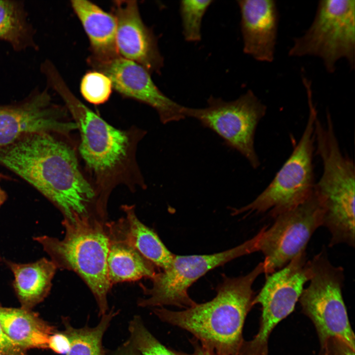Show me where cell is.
I'll use <instances>...</instances> for the list:
<instances>
[{
    "mask_svg": "<svg viewBox=\"0 0 355 355\" xmlns=\"http://www.w3.org/2000/svg\"><path fill=\"white\" fill-rule=\"evenodd\" d=\"M71 3L90 41L92 54L88 63L106 62L119 56L116 41L117 22L113 14L89 1L73 0Z\"/></svg>",
    "mask_w": 355,
    "mask_h": 355,
    "instance_id": "17",
    "label": "cell"
},
{
    "mask_svg": "<svg viewBox=\"0 0 355 355\" xmlns=\"http://www.w3.org/2000/svg\"><path fill=\"white\" fill-rule=\"evenodd\" d=\"M4 261L13 275L12 286L21 308L32 310L48 296L57 270L52 261L42 257L27 263Z\"/></svg>",
    "mask_w": 355,
    "mask_h": 355,
    "instance_id": "19",
    "label": "cell"
},
{
    "mask_svg": "<svg viewBox=\"0 0 355 355\" xmlns=\"http://www.w3.org/2000/svg\"><path fill=\"white\" fill-rule=\"evenodd\" d=\"M320 355H355V349L341 338L333 337L320 348Z\"/></svg>",
    "mask_w": 355,
    "mask_h": 355,
    "instance_id": "27",
    "label": "cell"
},
{
    "mask_svg": "<svg viewBox=\"0 0 355 355\" xmlns=\"http://www.w3.org/2000/svg\"><path fill=\"white\" fill-rule=\"evenodd\" d=\"M71 133L24 135L0 148V164L27 181L61 212L65 220L107 221V202L85 172Z\"/></svg>",
    "mask_w": 355,
    "mask_h": 355,
    "instance_id": "1",
    "label": "cell"
},
{
    "mask_svg": "<svg viewBox=\"0 0 355 355\" xmlns=\"http://www.w3.org/2000/svg\"><path fill=\"white\" fill-rule=\"evenodd\" d=\"M307 99L308 120L290 155L267 187L248 204L232 209L233 215L267 213L275 218L303 203L313 193L315 184L313 164L314 128L318 114L312 96H308Z\"/></svg>",
    "mask_w": 355,
    "mask_h": 355,
    "instance_id": "6",
    "label": "cell"
},
{
    "mask_svg": "<svg viewBox=\"0 0 355 355\" xmlns=\"http://www.w3.org/2000/svg\"><path fill=\"white\" fill-rule=\"evenodd\" d=\"M312 274L305 251L283 268L266 276L264 284L254 296L252 305L259 304L261 315L257 333L244 341L239 355L268 354V341L274 328L294 310Z\"/></svg>",
    "mask_w": 355,
    "mask_h": 355,
    "instance_id": "11",
    "label": "cell"
},
{
    "mask_svg": "<svg viewBox=\"0 0 355 355\" xmlns=\"http://www.w3.org/2000/svg\"><path fill=\"white\" fill-rule=\"evenodd\" d=\"M129 331V341L142 355H176L148 330L139 316L130 321Z\"/></svg>",
    "mask_w": 355,
    "mask_h": 355,
    "instance_id": "25",
    "label": "cell"
},
{
    "mask_svg": "<svg viewBox=\"0 0 355 355\" xmlns=\"http://www.w3.org/2000/svg\"><path fill=\"white\" fill-rule=\"evenodd\" d=\"M113 89L110 79L106 74L94 70L86 72L80 83L83 98L88 103L99 105L109 99Z\"/></svg>",
    "mask_w": 355,
    "mask_h": 355,
    "instance_id": "26",
    "label": "cell"
},
{
    "mask_svg": "<svg viewBox=\"0 0 355 355\" xmlns=\"http://www.w3.org/2000/svg\"><path fill=\"white\" fill-rule=\"evenodd\" d=\"M288 55L318 57L329 73L335 71L337 62L342 59L354 69L355 0H320L310 26L294 39Z\"/></svg>",
    "mask_w": 355,
    "mask_h": 355,
    "instance_id": "7",
    "label": "cell"
},
{
    "mask_svg": "<svg viewBox=\"0 0 355 355\" xmlns=\"http://www.w3.org/2000/svg\"><path fill=\"white\" fill-rule=\"evenodd\" d=\"M309 262L310 284L298 301L315 326L320 348L329 339L338 337L355 349V334L342 294L343 268L330 263L324 249Z\"/></svg>",
    "mask_w": 355,
    "mask_h": 355,
    "instance_id": "8",
    "label": "cell"
},
{
    "mask_svg": "<svg viewBox=\"0 0 355 355\" xmlns=\"http://www.w3.org/2000/svg\"><path fill=\"white\" fill-rule=\"evenodd\" d=\"M113 355H142L134 347L129 340L120 347Z\"/></svg>",
    "mask_w": 355,
    "mask_h": 355,
    "instance_id": "31",
    "label": "cell"
},
{
    "mask_svg": "<svg viewBox=\"0 0 355 355\" xmlns=\"http://www.w3.org/2000/svg\"><path fill=\"white\" fill-rule=\"evenodd\" d=\"M0 354L3 355H27L22 349L4 333L0 324Z\"/></svg>",
    "mask_w": 355,
    "mask_h": 355,
    "instance_id": "29",
    "label": "cell"
},
{
    "mask_svg": "<svg viewBox=\"0 0 355 355\" xmlns=\"http://www.w3.org/2000/svg\"><path fill=\"white\" fill-rule=\"evenodd\" d=\"M121 209L124 216L115 221H107V231L130 244L156 267L163 271L167 269L175 254L152 229L139 220L134 205H122Z\"/></svg>",
    "mask_w": 355,
    "mask_h": 355,
    "instance_id": "18",
    "label": "cell"
},
{
    "mask_svg": "<svg viewBox=\"0 0 355 355\" xmlns=\"http://www.w3.org/2000/svg\"><path fill=\"white\" fill-rule=\"evenodd\" d=\"M0 177H4V178H6V177H5L4 175H2V174H0Z\"/></svg>",
    "mask_w": 355,
    "mask_h": 355,
    "instance_id": "33",
    "label": "cell"
},
{
    "mask_svg": "<svg viewBox=\"0 0 355 355\" xmlns=\"http://www.w3.org/2000/svg\"><path fill=\"white\" fill-rule=\"evenodd\" d=\"M189 341L193 348V352L192 353L188 354L172 350L175 354L176 355H215L204 348L195 338L193 337Z\"/></svg>",
    "mask_w": 355,
    "mask_h": 355,
    "instance_id": "30",
    "label": "cell"
},
{
    "mask_svg": "<svg viewBox=\"0 0 355 355\" xmlns=\"http://www.w3.org/2000/svg\"><path fill=\"white\" fill-rule=\"evenodd\" d=\"M106 222L63 220L62 239L46 235L34 238L57 269L73 271L82 279L93 293L101 316L107 311V295L112 287L107 276L109 240Z\"/></svg>",
    "mask_w": 355,
    "mask_h": 355,
    "instance_id": "4",
    "label": "cell"
},
{
    "mask_svg": "<svg viewBox=\"0 0 355 355\" xmlns=\"http://www.w3.org/2000/svg\"><path fill=\"white\" fill-rule=\"evenodd\" d=\"M28 17L23 1L0 0V40L15 51L38 49L36 30Z\"/></svg>",
    "mask_w": 355,
    "mask_h": 355,
    "instance_id": "22",
    "label": "cell"
},
{
    "mask_svg": "<svg viewBox=\"0 0 355 355\" xmlns=\"http://www.w3.org/2000/svg\"><path fill=\"white\" fill-rule=\"evenodd\" d=\"M117 22L116 45L119 55L134 61L149 72L159 73L164 59L152 31L143 23L136 0H114Z\"/></svg>",
    "mask_w": 355,
    "mask_h": 355,
    "instance_id": "15",
    "label": "cell"
},
{
    "mask_svg": "<svg viewBox=\"0 0 355 355\" xmlns=\"http://www.w3.org/2000/svg\"><path fill=\"white\" fill-rule=\"evenodd\" d=\"M69 114L52 102L47 87L35 88L18 102L0 105V148L30 133H72L76 127Z\"/></svg>",
    "mask_w": 355,
    "mask_h": 355,
    "instance_id": "13",
    "label": "cell"
},
{
    "mask_svg": "<svg viewBox=\"0 0 355 355\" xmlns=\"http://www.w3.org/2000/svg\"><path fill=\"white\" fill-rule=\"evenodd\" d=\"M5 178L4 177H0V180L1 178ZM7 194L3 190L0 185V208L4 204L5 201L7 199Z\"/></svg>",
    "mask_w": 355,
    "mask_h": 355,
    "instance_id": "32",
    "label": "cell"
},
{
    "mask_svg": "<svg viewBox=\"0 0 355 355\" xmlns=\"http://www.w3.org/2000/svg\"><path fill=\"white\" fill-rule=\"evenodd\" d=\"M264 273L260 262L251 272L235 278L225 277L211 300L180 311L162 307L154 313L162 321L191 333L201 345L215 355H239L245 341L243 329L253 306L252 285Z\"/></svg>",
    "mask_w": 355,
    "mask_h": 355,
    "instance_id": "3",
    "label": "cell"
},
{
    "mask_svg": "<svg viewBox=\"0 0 355 355\" xmlns=\"http://www.w3.org/2000/svg\"><path fill=\"white\" fill-rule=\"evenodd\" d=\"M107 233L109 245L107 270L111 286L119 283L136 281L142 278L151 279L156 275V266L134 247L108 231Z\"/></svg>",
    "mask_w": 355,
    "mask_h": 355,
    "instance_id": "21",
    "label": "cell"
},
{
    "mask_svg": "<svg viewBox=\"0 0 355 355\" xmlns=\"http://www.w3.org/2000/svg\"><path fill=\"white\" fill-rule=\"evenodd\" d=\"M47 84L63 100L76 125L80 161L102 197L108 202L119 185L132 191L145 189L137 151L146 131L136 126L120 129L109 124L72 93L59 72L51 73Z\"/></svg>",
    "mask_w": 355,
    "mask_h": 355,
    "instance_id": "2",
    "label": "cell"
},
{
    "mask_svg": "<svg viewBox=\"0 0 355 355\" xmlns=\"http://www.w3.org/2000/svg\"><path fill=\"white\" fill-rule=\"evenodd\" d=\"M266 111V106L249 90L233 101L211 96L205 107L183 106L182 109L185 118H194L215 132L226 146L239 152L254 169L260 165L254 148L255 133Z\"/></svg>",
    "mask_w": 355,
    "mask_h": 355,
    "instance_id": "9",
    "label": "cell"
},
{
    "mask_svg": "<svg viewBox=\"0 0 355 355\" xmlns=\"http://www.w3.org/2000/svg\"><path fill=\"white\" fill-rule=\"evenodd\" d=\"M110 79L113 88L125 97L154 109L164 124L185 118L183 106L163 94L153 81L150 72L141 65L120 56L106 62L90 65Z\"/></svg>",
    "mask_w": 355,
    "mask_h": 355,
    "instance_id": "14",
    "label": "cell"
},
{
    "mask_svg": "<svg viewBox=\"0 0 355 355\" xmlns=\"http://www.w3.org/2000/svg\"><path fill=\"white\" fill-rule=\"evenodd\" d=\"M259 233L232 248L211 254L177 255L170 267L151 279L150 288L142 286L145 298L138 300L142 307L173 305L188 308L196 303L188 294L190 286L209 271L237 257L258 251Z\"/></svg>",
    "mask_w": 355,
    "mask_h": 355,
    "instance_id": "10",
    "label": "cell"
},
{
    "mask_svg": "<svg viewBox=\"0 0 355 355\" xmlns=\"http://www.w3.org/2000/svg\"><path fill=\"white\" fill-rule=\"evenodd\" d=\"M268 355V354H266V355Z\"/></svg>",
    "mask_w": 355,
    "mask_h": 355,
    "instance_id": "35",
    "label": "cell"
},
{
    "mask_svg": "<svg viewBox=\"0 0 355 355\" xmlns=\"http://www.w3.org/2000/svg\"><path fill=\"white\" fill-rule=\"evenodd\" d=\"M323 215L321 202L313 190L303 203L278 215L271 226L261 229L258 251L264 256L265 276L283 268L305 251L312 235L322 226Z\"/></svg>",
    "mask_w": 355,
    "mask_h": 355,
    "instance_id": "12",
    "label": "cell"
},
{
    "mask_svg": "<svg viewBox=\"0 0 355 355\" xmlns=\"http://www.w3.org/2000/svg\"><path fill=\"white\" fill-rule=\"evenodd\" d=\"M0 324L6 335L26 351L48 348L49 339L56 332L54 326L32 310L0 305Z\"/></svg>",
    "mask_w": 355,
    "mask_h": 355,
    "instance_id": "20",
    "label": "cell"
},
{
    "mask_svg": "<svg viewBox=\"0 0 355 355\" xmlns=\"http://www.w3.org/2000/svg\"><path fill=\"white\" fill-rule=\"evenodd\" d=\"M241 13L243 51L256 61L275 58L279 20L274 0H237Z\"/></svg>",
    "mask_w": 355,
    "mask_h": 355,
    "instance_id": "16",
    "label": "cell"
},
{
    "mask_svg": "<svg viewBox=\"0 0 355 355\" xmlns=\"http://www.w3.org/2000/svg\"><path fill=\"white\" fill-rule=\"evenodd\" d=\"M0 355H2V354H0Z\"/></svg>",
    "mask_w": 355,
    "mask_h": 355,
    "instance_id": "34",
    "label": "cell"
},
{
    "mask_svg": "<svg viewBox=\"0 0 355 355\" xmlns=\"http://www.w3.org/2000/svg\"><path fill=\"white\" fill-rule=\"evenodd\" d=\"M213 1L184 0L179 4L182 33L186 41L197 42L201 39L203 16Z\"/></svg>",
    "mask_w": 355,
    "mask_h": 355,
    "instance_id": "24",
    "label": "cell"
},
{
    "mask_svg": "<svg viewBox=\"0 0 355 355\" xmlns=\"http://www.w3.org/2000/svg\"><path fill=\"white\" fill-rule=\"evenodd\" d=\"M70 342L67 336L63 332H55L49 338L48 348L58 354H64L69 352Z\"/></svg>",
    "mask_w": 355,
    "mask_h": 355,
    "instance_id": "28",
    "label": "cell"
},
{
    "mask_svg": "<svg viewBox=\"0 0 355 355\" xmlns=\"http://www.w3.org/2000/svg\"><path fill=\"white\" fill-rule=\"evenodd\" d=\"M326 123L316 119L314 138L317 153L322 163V173L314 190L323 209L322 226L335 235L355 229V181L353 161L344 155L334 131L331 115Z\"/></svg>",
    "mask_w": 355,
    "mask_h": 355,
    "instance_id": "5",
    "label": "cell"
},
{
    "mask_svg": "<svg viewBox=\"0 0 355 355\" xmlns=\"http://www.w3.org/2000/svg\"><path fill=\"white\" fill-rule=\"evenodd\" d=\"M117 313L111 311L102 316L99 323L92 327L86 325L81 328H74L67 318H64L65 330L63 332L70 342V348L67 355H106L103 346V338Z\"/></svg>",
    "mask_w": 355,
    "mask_h": 355,
    "instance_id": "23",
    "label": "cell"
}]
</instances>
